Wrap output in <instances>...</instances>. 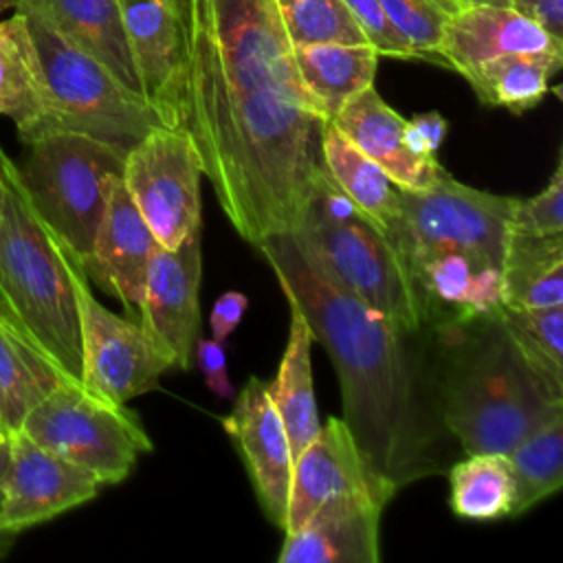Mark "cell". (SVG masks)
I'll list each match as a JSON object with an SVG mask.
<instances>
[{
	"instance_id": "d6986e66",
	"label": "cell",
	"mask_w": 563,
	"mask_h": 563,
	"mask_svg": "<svg viewBox=\"0 0 563 563\" xmlns=\"http://www.w3.org/2000/svg\"><path fill=\"white\" fill-rule=\"evenodd\" d=\"M563 53V42L510 7L477 4L455 11L442 31L438 55L462 77L501 55Z\"/></svg>"
},
{
	"instance_id": "f1b7e54d",
	"label": "cell",
	"mask_w": 563,
	"mask_h": 563,
	"mask_svg": "<svg viewBox=\"0 0 563 563\" xmlns=\"http://www.w3.org/2000/svg\"><path fill=\"white\" fill-rule=\"evenodd\" d=\"M66 380L40 352L0 323V433L22 427L26 413Z\"/></svg>"
},
{
	"instance_id": "f6af8a7d",
	"label": "cell",
	"mask_w": 563,
	"mask_h": 563,
	"mask_svg": "<svg viewBox=\"0 0 563 563\" xmlns=\"http://www.w3.org/2000/svg\"><path fill=\"white\" fill-rule=\"evenodd\" d=\"M13 4H15V0H0V11L9 9V7H13Z\"/></svg>"
},
{
	"instance_id": "bcb514c9",
	"label": "cell",
	"mask_w": 563,
	"mask_h": 563,
	"mask_svg": "<svg viewBox=\"0 0 563 563\" xmlns=\"http://www.w3.org/2000/svg\"><path fill=\"white\" fill-rule=\"evenodd\" d=\"M0 435H2V433H0Z\"/></svg>"
},
{
	"instance_id": "ab89813d",
	"label": "cell",
	"mask_w": 563,
	"mask_h": 563,
	"mask_svg": "<svg viewBox=\"0 0 563 563\" xmlns=\"http://www.w3.org/2000/svg\"><path fill=\"white\" fill-rule=\"evenodd\" d=\"M477 4H490V7H508V0H457V11L477 7Z\"/></svg>"
},
{
	"instance_id": "60d3db41",
	"label": "cell",
	"mask_w": 563,
	"mask_h": 563,
	"mask_svg": "<svg viewBox=\"0 0 563 563\" xmlns=\"http://www.w3.org/2000/svg\"><path fill=\"white\" fill-rule=\"evenodd\" d=\"M4 464H7V435H0V499H2V475H4ZM4 534V532H0Z\"/></svg>"
},
{
	"instance_id": "30bf717a",
	"label": "cell",
	"mask_w": 563,
	"mask_h": 563,
	"mask_svg": "<svg viewBox=\"0 0 563 563\" xmlns=\"http://www.w3.org/2000/svg\"><path fill=\"white\" fill-rule=\"evenodd\" d=\"M200 158L183 125L154 128L123 161L125 189L165 249H176L200 231Z\"/></svg>"
},
{
	"instance_id": "83f0119b",
	"label": "cell",
	"mask_w": 563,
	"mask_h": 563,
	"mask_svg": "<svg viewBox=\"0 0 563 563\" xmlns=\"http://www.w3.org/2000/svg\"><path fill=\"white\" fill-rule=\"evenodd\" d=\"M517 354L541 383V387L563 402V306L497 310Z\"/></svg>"
},
{
	"instance_id": "d6a6232c",
	"label": "cell",
	"mask_w": 563,
	"mask_h": 563,
	"mask_svg": "<svg viewBox=\"0 0 563 563\" xmlns=\"http://www.w3.org/2000/svg\"><path fill=\"white\" fill-rule=\"evenodd\" d=\"M394 29L418 53V59L442 64L438 44L451 13L438 0H378ZM444 66V64H442Z\"/></svg>"
},
{
	"instance_id": "6da1fadb",
	"label": "cell",
	"mask_w": 563,
	"mask_h": 563,
	"mask_svg": "<svg viewBox=\"0 0 563 563\" xmlns=\"http://www.w3.org/2000/svg\"><path fill=\"white\" fill-rule=\"evenodd\" d=\"M325 123L275 0H189L183 128L224 218L251 246L301 222L325 172Z\"/></svg>"
},
{
	"instance_id": "9a60e30c",
	"label": "cell",
	"mask_w": 563,
	"mask_h": 563,
	"mask_svg": "<svg viewBox=\"0 0 563 563\" xmlns=\"http://www.w3.org/2000/svg\"><path fill=\"white\" fill-rule=\"evenodd\" d=\"M141 92L165 125L185 123L187 29L174 0H119Z\"/></svg>"
},
{
	"instance_id": "ba28073f",
	"label": "cell",
	"mask_w": 563,
	"mask_h": 563,
	"mask_svg": "<svg viewBox=\"0 0 563 563\" xmlns=\"http://www.w3.org/2000/svg\"><path fill=\"white\" fill-rule=\"evenodd\" d=\"M22 183L42 220L84 262L92 249L125 154L77 132H51L29 143Z\"/></svg>"
},
{
	"instance_id": "1f68e13d",
	"label": "cell",
	"mask_w": 563,
	"mask_h": 563,
	"mask_svg": "<svg viewBox=\"0 0 563 563\" xmlns=\"http://www.w3.org/2000/svg\"><path fill=\"white\" fill-rule=\"evenodd\" d=\"M292 44H367L343 0H275Z\"/></svg>"
},
{
	"instance_id": "7402d4cb",
	"label": "cell",
	"mask_w": 563,
	"mask_h": 563,
	"mask_svg": "<svg viewBox=\"0 0 563 563\" xmlns=\"http://www.w3.org/2000/svg\"><path fill=\"white\" fill-rule=\"evenodd\" d=\"M288 341L277 374L271 383H266V389L288 433L290 451L297 457L319 433L321 420L312 385V332L297 303L288 301Z\"/></svg>"
},
{
	"instance_id": "ee69618b",
	"label": "cell",
	"mask_w": 563,
	"mask_h": 563,
	"mask_svg": "<svg viewBox=\"0 0 563 563\" xmlns=\"http://www.w3.org/2000/svg\"><path fill=\"white\" fill-rule=\"evenodd\" d=\"M438 2H440V4L444 7V11L451 13V15L457 11V0H438Z\"/></svg>"
},
{
	"instance_id": "f546056e",
	"label": "cell",
	"mask_w": 563,
	"mask_h": 563,
	"mask_svg": "<svg viewBox=\"0 0 563 563\" xmlns=\"http://www.w3.org/2000/svg\"><path fill=\"white\" fill-rule=\"evenodd\" d=\"M40 110L37 57L24 18L15 11L0 20V114L13 119L22 141L37 123Z\"/></svg>"
},
{
	"instance_id": "52a82bcc",
	"label": "cell",
	"mask_w": 563,
	"mask_h": 563,
	"mask_svg": "<svg viewBox=\"0 0 563 563\" xmlns=\"http://www.w3.org/2000/svg\"><path fill=\"white\" fill-rule=\"evenodd\" d=\"M517 200L468 187L442 169L427 189H400V211L389 238L413 277L442 253H462L475 266L501 271Z\"/></svg>"
},
{
	"instance_id": "7a4b0ae2",
	"label": "cell",
	"mask_w": 563,
	"mask_h": 563,
	"mask_svg": "<svg viewBox=\"0 0 563 563\" xmlns=\"http://www.w3.org/2000/svg\"><path fill=\"white\" fill-rule=\"evenodd\" d=\"M303 312L339 376L343 422L363 460L394 493L442 471L444 427L409 347L413 332L347 292L295 233L255 246Z\"/></svg>"
},
{
	"instance_id": "9c48e42d",
	"label": "cell",
	"mask_w": 563,
	"mask_h": 563,
	"mask_svg": "<svg viewBox=\"0 0 563 563\" xmlns=\"http://www.w3.org/2000/svg\"><path fill=\"white\" fill-rule=\"evenodd\" d=\"M20 429L40 446L92 473L103 486L123 482L154 446L132 409L108 402L73 380H62L46 394Z\"/></svg>"
},
{
	"instance_id": "4dcf8cb0",
	"label": "cell",
	"mask_w": 563,
	"mask_h": 563,
	"mask_svg": "<svg viewBox=\"0 0 563 563\" xmlns=\"http://www.w3.org/2000/svg\"><path fill=\"white\" fill-rule=\"evenodd\" d=\"M506 455L515 475V517L563 486V411L523 435Z\"/></svg>"
},
{
	"instance_id": "8992f818",
	"label": "cell",
	"mask_w": 563,
	"mask_h": 563,
	"mask_svg": "<svg viewBox=\"0 0 563 563\" xmlns=\"http://www.w3.org/2000/svg\"><path fill=\"white\" fill-rule=\"evenodd\" d=\"M290 233L367 308L413 334L429 323L427 301L400 249L356 207L328 213L308 202L301 222Z\"/></svg>"
},
{
	"instance_id": "ffe728a7",
	"label": "cell",
	"mask_w": 563,
	"mask_h": 563,
	"mask_svg": "<svg viewBox=\"0 0 563 563\" xmlns=\"http://www.w3.org/2000/svg\"><path fill=\"white\" fill-rule=\"evenodd\" d=\"M405 121L376 92L374 84L352 95L332 117V125L400 189L420 191L431 187L444 167L435 158H422L407 150Z\"/></svg>"
},
{
	"instance_id": "e575fe53",
	"label": "cell",
	"mask_w": 563,
	"mask_h": 563,
	"mask_svg": "<svg viewBox=\"0 0 563 563\" xmlns=\"http://www.w3.org/2000/svg\"><path fill=\"white\" fill-rule=\"evenodd\" d=\"M343 4L356 20L367 44L374 46L378 55L400 57V59H418V53L394 29V24L389 22V18L383 11L378 0H343Z\"/></svg>"
},
{
	"instance_id": "4fadbf2b",
	"label": "cell",
	"mask_w": 563,
	"mask_h": 563,
	"mask_svg": "<svg viewBox=\"0 0 563 563\" xmlns=\"http://www.w3.org/2000/svg\"><path fill=\"white\" fill-rule=\"evenodd\" d=\"M101 486L92 473L40 446L22 429L9 431L0 532L18 534L64 515L95 499Z\"/></svg>"
},
{
	"instance_id": "8fae6325",
	"label": "cell",
	"mask_w": 563,
	"mask_h": 563,
	"mask_svg": "<svg viewBox=\"0 0 563 563\" xmlns=\"http://www.w3.org/2000/svg\"><path fill=\"white\" fill-rule=\"evenodd\" d=\"M81 323V385L114 405L158 387L167 369L136 319L108 310L90 288L81 262L75 266Z\"/></svg>"
},
{
	"instance_id": "4316f807",
	"label": "cell",
	"mask_w": 563,
	"mask_h": 563,
	"mask_svg": "<svg viewBox=\"0 0 563 563\" xmlns=\"http://www.w3.org/2000/svg\"><path fill=\"white\" fill-rule=\"evenodd\" d=\"M449 506L468 521L512 517L515 475L506 453H466L449 468Z\"/></svg>"
},
{
	"instance_id": "5b68a950",
	"label": "cell",
	"mask_w": 563,
	"mask_h": 563,
	"mask_svg": "<svg viewBox=\"0 0 563 563\" xmlns=\"http://www.w3.org/2000/svg\"><path fill=\"white\" fill-rule=\"evenodd\" d=\"M15 11L29 29L42 90L40 119L22 143L51 132H77L128 154L145 134L165 125L143 95L64 40L42 15L29 9Z\"/></svg>"
},
{
	"instance_id": "b9f144b4",
	"label": "cell",
	"mask_w": 563,
	"mask_h": 563,
	"mask_svg": "<svg viewBox=\"0 0 563 563\" xmlns=\"http://www.w3.org/2000/svg\"><path fill=\"white\" fill-rule=\"evenodd\" d=\"M174 7H176V11H178V15H180V20H183V24H185V29H187V20H189V0H174Z\"/></svg>"
},
{
	"instance_id": "5bb4252c",
	"label": "cell",
	"mask_w": 563,
	"mask_h": 563,
	"mask_svg": "<svg viewBox=\"0 0 563 563\" xmlns=\"http://www.w3.org/2000/svg\"><path fill=\"white\" fill-rule=\"evenodd\" d=\"M396 493L374 475L341 418L321 422L314 440L295 457L284 534L297 530L317 508L336 499L389 504Z\"/></svg>"
},
{
	"instance_id": "7bdbcfd3",
	"label": "cell",
	"mask_w": 563,
	"mask_h": 563,
	"mask_svg": "<svg viewBox=\"0 0 563 563\" xmlns=\"http://www.w3.org/2000/svg\"><path fill=\"white\" fill-rule=\"evenodd\" d=\"M13 539H15V534H0V556H4L11 550Z\"/></svg>"
},
{
	"instance_id": "f35d334b",
	"label": "cell",
	"mask_w": 563,
	"mask_h": 563,
	"mask_svg": "<svg viewBox=\"0 0 563 563\" xmlns=\"http://www.w3.org/2000/svg\"><path fill=\"white\" fill-rule=\"evenodd\" d=\"M508 7L563 42V0H508Z\"/></svg>"
},
{
	"instance_id": "cb8c5ba5",
	"label": "cell",
	"mask_w": 563,
	"mask_h": 563,
	"mask_svg": "<svg viewBox=\"0 0 563 563\" xmlns=\"http://www.w3.org/2000/svg\"><path fill=\"white\" fill-rule=\"evenodd\" d=\"M501 303L510 308L563 306V233L510 231L501 262Z\"/></svg>"
},
{
	"instance_id": "7c38bea8",
	"label": "cell",
	"mask_w": 563,
	"mask_h": 563,
	"mask_svg": "<svg viewBox=\"0 0 563 563\" xmlns=\"http://www.w3.org/2000/svg\"><path fill=\"white\" fill-rule=\"evenodd\" d=\"M200 231L176 249L158 244L152 253L136 321L167 369L187 372L194 363L200 332Z\"/></svg>"
},
{
	"instance_id": "ac0fdd59",
	"label": "cell",
	"mask_w": 563,
	"mask_h": 563,
	"mask_svg": "<svg viewBox=\"0 0 563 563\" xmlns=\"http://www.w3.org/2000/svg\"><path fill=\"white\" fill-rule=\"evenodd\" d=\"M383 510L385 504L361 497L323 504L284 534L277 563H376Z\"/></svg>"
},
{
	"instance_id": "484cf974",
	"label": "cell",
	"mask_w": 563,
	"mask_h": 563,
	"mask_svg": "<svg viewBox=\"0 0 563 563\" xmlns=\"http://www.w3.org/2000/svg\"><path fill=\"white\" fill-rule=\"evenodd\" d=\"M561 66L563 53H517L484 62L468 70L464 79L484 106L521 114L548 95L550 79Z\"/></svg>"
},
{
	"instance_id": "8d00e7d4",
	"label": "cell",
	"mask_w": 563,
	"mask_h": 563,
	"mask_svg": "<svg viewBox=\"0 0 563 563\" xmlns=\"http://www.w3.org/2000/svg\"><path fill=\"white\" fill-rule=\"evenodd\" d=\"M194 358L205 376L207 387L220 396V398H233V385L229 380L227 374V354L222 343H218L216 339H200L196 341V350H194Z\"/></svg>"
},
{
	"instance_id": "603a6c76",
	"label": "cell",
	"mask_w": 563,
	"mask_h": 563,
	"mask_svg": "<svg viewBox=\"0 0 563 563\" xmlns=\"http://www.w3.org/2000/svg\"><path fill=\"white\" fill-rule=\"evenodd\" d=\"M292 55L303 86L328 121L352 95L374 84L380 57L369 44H292Z\"/></svg>"
},
{
	"instance_id": "277c9868",
	"label": "cell",
	"mask_w": 563,
	"mask_h": 563,
	"mask_svg": "<svg viewBox=\"0 0 563 563\" xmlns=\"http://www.w3.org/2000/svg\"><path fill=\"white\" fill-rule=\"evenodd\" d=\"M77 264L0 147V323L73 383H81Z\"/></svg>"
},
{
	"instance_id": "d590c367",
	"label": "cell",
	"mask_w": 563,
	"mask_h": 563,
	"mask_svg": "<svg viewBox=\"0 0 563 563\" xmlns=\"http://www.w3.org/2000/svg\"><path fill=\"white\" fill-rule=\"evenodd\" d=\"M449 121L440 112H422L405 121L402 139L409 152L422 158H435V152L444 143Z\"/></svg>"
},
{
	"instance_id": "74e56055",
	"label": "cell",
	"mask_w": 563,
	"mask_h": 563,
	"mask_svg": "<svg viewBox=\"0 0 563 563\" xmlns=\"http://www.w3.org/2000/svg\"><path fill=\"white\" fill-rule=\"evenodd\" d=\"M249 308V299L246 295L238 292V290H229L222 292L211 310L209 317V325H211V339H216L218 343H224L233 330L240 325L244 312Z\"/></svg>"
},
{
	"instance_id": "d4e9b609",
	"label": "cell",
	"mask_w": 563,
	"mask_h": 563,
	"mask_svg": "<svg viewBox=\"0 0 563 563\" xmlns=\"http://www.w3.org/2000/svg\"><path fill=\"white\" fill-rule=\"evenodd\" d=\"M323 167L354 207L387 235L400 211V187L365 154H361L328 121L321 132Z\"/></svg>"
},
{
	"instance_id": "3957f363",
	"label": "cell",
	"mask_w": 563,
	"mask_h": 563,
	"mask_svg": "<svg viewBox=\"0 0 563 563\" xmlns=\"http://www.w3.org/2000/svg\"><path fill=\"white\" fill-rule=\"evenodd\" d=\"M431 385L438 420L464 453H508L563 411L526 367L497 312L438 321Z\"/></svg>"
},
{
	"instance_id": "44dd1931",
	"label": "cell",
	"mask_w": 563,
	"mask_h": 563,
	"mask_svg": "<svg viewBox=\"0 0 563 563\" xmlns=\"http://www.w3.org/2000/svg\"><path fill=\"white\" fill-rule=\"evenodd\" d=\"M13 7L42 15L64 40L99 59L130 90L143 95L119 0H15Z\"/></svg>"
},
{
	"instance_id": "e0dca14e",
	"label": "cell",
	"mask_w": 563,
	"mask_h": 563,
	"mask_svg": "<svg viewBox=\"0 0 563 563\" xmlns=\"http://www.w3.org/2000/svg\"><path fill=\"white\" fill-rule=\"evenodd\" d=\"M156 246L158 242L132 202L123 176L114 178L92 249L81 262L86 277L136 317Z\"/></svg>"
},
{
	"instance_id": "2e32d148",
	"label": "cell",
	"mask_w": 563,
	"mask_h": 563,
	"mask_svg": "<svg viewBox=\"0 0 563 563\" xmlns=\"http://www.w3.org/2000/svg\"><path fill=\"white\" fill-rule=\"evenodd\" d=\"M222 424L249 471L264 515L284 530L295 455L282 418L271 402L266 380L249 378Z\"/></svg>"
},
{
	"instance_id": "836d02e7",
	"label": "cell",
	"mask_w": 563,
	"mask_h": 563,
	"mask_svg": "<svg viewBox=\"0 0 563 563\" xmlns=\"http://www.w3.org/2000/svg\"><path fill=\"white\" fill-rule=\"evenodd\" d=\"M512 231L526 235L563 233V161L554 165L550 183L532 198L517 200L512 213Z\"/></svg>"
}]
</instances>
